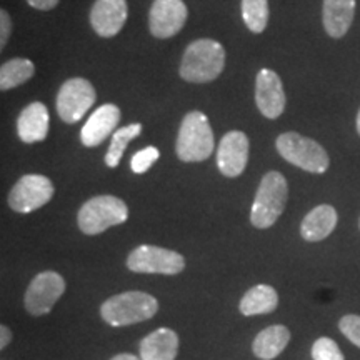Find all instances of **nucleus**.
Listing matches in <instances>:
<instances>
[{
    "instance_id": "1",
    "label": "nucleus",
    "mask_w": 360,
    "mask_h": 360,
    "mask_svg": "<svg viewBox=\"0 0 360 360\" xmlns=\"http://www.w3.org/2000/svg\"><path fill=\"white\" fill-rule=\"evenodd\" d=\"M225 51L222 44L212 39H199L184 52L180 62V77L192 84L212 82L222 74Z\"/></svg>"
},
{
    "instance_id": "2",
    "label": "nucleus",
    "mask_w": 360,
    "mask_h": 360,
    "mask_svg": "<svg viewBox=\"0 0 360 360\" xmlns=\"http://www.w3.org/2000/svg\"><path fill=\"white\" fill-rule=\"evenodd\" d=\"M159 312V302L147 292L132 290L112 295L101 305V317L112 327L148 321Z\"/></svg>"
},
{
    "instance_id": "3",
    "label": "nucleus",
    "mask_w": 360,
    "mask_h": 360,
    "mask_svg": "<svg viewBox=\"0 0 360 360\" xmlns=\"http://www.w3.org/2000/svg\"><path fill=\"white\" fill-rule=\"evenodd\" d=\"M289 199V184L281 172L270 170L260 180L250 209V222L255 229H269L283 214Z\"/></svg>"
},
{
    "instance_id": "4",
    "label": "nucleus",
    "mask_w": 360,
    "mask_h": 360,
    "mask_svg": "<svg viewBox=\"0 0 360 360\" xmlns=\"http://www.w3.org/2000/svg\"><path fill=\"white\" fill-rule=\"evenodd\" d=\"M215 139L212 127L205 114L192 110L180 124L175 152L184 162H202L212 155Z\"/></svg>"
},
{
    "instance_id": "5",
    "label": "nucleus",
    "mask_w": 360,
    "mask_h": 360,
    "mask_svg": "<svg viewBox=\"0 0 360 360\" xmlns=\"http://www.w3.org/2000/svg\"><path fill=\"white\" fill-rule=\"evenodd\" d=\"M277 152L283 160L310 174L327 172L330 159L321 143L297 132L281 134L276 141Z\"/></svg>"
},
{
    "instance_id": "6",
    "label": "nucleus",
    "mask_w": 360,
    "mask_h": 360,
    "mask_svg": "<svg viewBox=\"0 0 360 360\" xmlns=\"http://www.w3.org/2000/svg\"><path fill=\"white\" fill-rule=\"evenodd\" d=\"M129 219V207L114 195H97L85 202L77 214L79 229L85 236H98Z\"/></svg>"
},
{
    "instance_id": "7",
    "label": "nucleus",
    "mask_w": 360,
    "mask_h": 360,
    "mask_svg": "<svg viewBox=\"0 0 360 360\" xmlns=\"http://www.w3.org/2000/svg\"><path fill=\"white\" fill-rule=\"evenodd\" d=\"M127 269L135 274L177 276L186 269V259L175 250L157 245H139L127 257Z\"/></svg>"
},
{
    "instance_id": "8",
    "label": "nucleus",
    "mask_w": 360,
    "mask_h": 360,
    "mask_svg": "<svg viewBox=\"0 0 360 360\" xmlns=\"http://www.w3.org/2000/svg\"><path fill=\"white\" fill-rule=\"evenodd\" d=\"M56 192L52 180L45 175L27 174L17 180L8 193V207L13 212L30 214L49 204Z\"/></svg>"
},
{
    "instance_id": "9",
    "label": "nucleus",
    "mask_w": 360,
    "mask_h": 360,
    "mask_svg": "<svg viewBox=\"0 0 360 360\" xmlns=\"http://www.w3.org/2000/svg\"><path fill=\"white\" fill-rule=\"evenodd\" d=\"M96 89L87 79H69L57 94V114L67 124L79 122L96 103Z\"/></svg>"
},
{
    "instance_id": "10",
    "label": "nucleus",
    "mask_w": 360,
    "mask_h": 360,
    "mask_svg": "<svg viewBox=\"0 0 360 360\" xmlns=\"http://www.w3.org/2000/svg\"><path fill=\"white\" fill-rule=\"evenodd\" d=\"M65 281L64 277L53 270H45L30 281L24 295L25 310L34 317L49 314L64 295Z\"/></svg>"
},
{
    "instance_id": "11",
    "label": "nucleus",
    "mask_w": 360,
    "mask_h": 360,
    "mask_svg": "<svg viewBox=\"0 0 360 360\" xmlns=\"http://www.w3.org/2000/svg\"><path fill=\"white\" fill-rule=\"evenodd\" d=\"M187 15L182 0H154L148 13V29L157 39H170L182 30Z\"/></svg>"
},
{
    "instance_id": "12",
    "label": "nucleus",
    "mask_w": 360,
    "mask_h": 360,
    "mask_svg": "<svg viewBox=\"0 0 360 360\" xmlns=\"http://www.w3.org/2000/svg\"><path fill=\"white\" fill-rule=\"evenodd\" d=\"M249 162V139L240 130H231L217 147V167L225 177H238Z\"/></svg>"
},
{
    "instance_id": "13",
    "label": "nucleus",
    "mask_w": 360,
    "mask_h": 360,
    "mask_svg": "<svg viewBox=\"0 0 360 360\" xmlns=\"http://www.w3.org/2000/svg\"><path fill=\"white\" fill-rule=\"evenodd\" d=\"M255 103L260 114L267 119H277L285 109V92L277 72L262 69L255 79Z\"/></svg>"
},
{
    "instance_id": "14",
    "label": "nucleus",
    "mask_w": 360,
    "mask_h": 360,
    "mask_svg": "<svg viewBox=\"0 0 360 360\" xmlns=\"http://www.w3.org/2000/svg\"><path fill=\"white\" fill-rule=\"evenodd\" d=\"M127 0H96L90 11V25L103 39L114 37L127 20Z\"/></svg>"
},
{
    "instance_id": "15",
    "label": "nucleus",
    "mask_w": 360,
    "mask_h": 360,
    "mask_svg": "<svg viewBox=\"0 0 360 360\" xmlns=\"http://www.w3.org/2000/svg\"><path fill=\"white\" fill-rule=\"evenodd\" d=\"M122 114L120 109L114 103H105L89 117L87 124L82 127L80 132V141L85 147H97L105 141L109 135L114 132L117 125H119Z\"/></svg>"
},
{
    "instance_id": "16",
    "label": "nucleus",
    "mask_w": 360,
    "mask_h": 360,
    "mask_svg": "<svg viewBox=\"0 0 360 360\" xmlns=\"http://www.w3.org/2000/svg\"><path fill=\"white\" fill-rule=\"evenodd\" d=\"M17 134L25 143L42 142L49 134V110L42 102H32L17 119Z\"/></svg>"
},
{
    "instance_id": "17",
    "label": "nucleus",
    "mask_w": 360,
    "mask_h": 360,
    "mask_svg": "<svg viewBox=\"0 0 360 360\" xmlns=\"http://www.w3.org/2000/svg\"><path fill=\"white\" fill-rule=\"evenodd\" d=\"M179 352V335L172 328L162 327L143 337L139 345L142 360H175Z\"/></svg>"
},
{
    "instance_id": "18",
    "label": "nucleus",
    "mask_w": 360,
    "mask_h": 360,
    "mask_svg": "<svg viewBox=\"0 0 360 360\" xmlns=\"http://www.w3.org/2000/svg\"><path fill=\"white\" fill-rule=\"evenodd\" d=\"M339 215L332 205L322 204L305 215L300 224V236L307 242H321L334 232Z\"/></svg>"
},
{
    "instance_id": "19",
    "label": "nucleus",
    "mask_w": 360,
    "mask_h": 360,
    "mask_svg": "<svg viewBox=\"0 0 360 360\" xmlns=\"http://www.w3.org/2000/svg\"><path fill=\"white\" fill-rule=\"evenodd\" d=\"M355 17V0H323V29L332 39L349 32Z\"/></svg>"
},
{
    "instance_id": "20",
    "label": "nucleus",
    "mask_w": 360,
    "mask_h": 360,
    "mask_svg": "<svg viewBox=\"0 0 360 360\" xmlns=\"http://www.w3.org/2000/svg\"><path fill=\"white\" fill-rule=\"evenodd\" d=\"M290 342V330L285 326L276 323L260 330L252 342V352L260 360L278 357Z\"/></svg>"
},
{
    "instance_id": "21",
    "label": "nucleus",
    "mask_w": 360,
    "mask_h": 360,
    "mask_svg": "<svg viewBox=\"0 0 360 360\" xmlns=\"http://www.w3.org/2000/svg\"><path fill=\"white\" fill-rule=\"evenodd\" d=\"M278 305V294L272 285L267 283H259L252 287L244 294L238 304V310L245 317H254V315L272 314Z\"/></svg>"
},
{
    "instance_id": "22",
    "label": "nucleus",
    "mask_w": 360,
    "mask_h": 360,
    "mask_svg": "<svg viewBox=\"0 0 360 360\" xmlns=\"http://www.w3.org/2000/svg\"><path fill=\"white\" fill-rule=\"evenodd\" d=\"M35 74V65L27 58H12L0 67V89L4 92L19 87L27 80L32 79Z\"/></svg>"
},
{
    "instance_id": "23",
    "label": "nucleus",
    "mask_w": 360,
    "mask_h": 360,
    "mask_svg": "<svg viewBox=\"0 0 360 360\" xmlns=\"http://www.w3.org/2000/svg\"><path fill=\"white\" fill-rule=\"evenodd\" d=\"M142 134V124H130L127 127H122L115 130L112 135V141L109 146V150L105 154V165L110 169H115L117 165L122 160V155L127 148L129 142L134 141L135 137Z\"/></svg>"
},
{
    "instance_id": "24",
    "label": "nucleus",
    "mask_w": 360,
    "mask_h": 360,
    "mask_svg": "<svg viewBox=\"0 0 360 360\" xmlns=\"http://www.w3.org/2000/svg\"><path fill=\"white\" fill-rule=\"evenodd\" d=\"M242 17L250 32L262 34L269 24V0H242Z\"/></svg>"
},
{
    "instance_id": "25",
    "label": "nucleus",
    "mask_w": 360,
    "mask_h": 360,
    "mask_svg": "<svg viewBox=\"0 0 360 360\" xmlns=\"http://www.w3.org/2000/svg\"><path fill=\"white\" fill-rule=\"evenodd\" d=\"M310 355L314 360H345L337 342L332 340L330 337H321L315 340Z\"/></svg>"
},
{
    "instance_id": "26",
    "label": "nucleus",
    "mask_w": 360,
    "mask_h": 360,
    "mask_svg": "<svg viewBox=\"0 0 360 360\" xmlns=\"http://www.w3.org/2000/svg\"><path fill=\"white\" fill-rule=\"evenodd\" d=\"M159 157L160 152L157 150L154 146H148L146 148H142V150H139L137 154L132 157V160H130V169H132L134 174H146L147 170L159 160Z\"/></svg>"
},
{
    "instance_id": "27",
    "label": "nucleus",
    "mask_w": 360,
    "mask_h": 360,
    "mask_svg": "<svg viewBox=\"0 0 360 360\" xmlns=\"http://www.w3.org/2000/svg\"><path fill=\"white\" fill-rule=\"evenodd\" d=\"M339 328L345 339L360 349V315L347 314L339 321Z\"/></svg>"
},
{
    "instance_id": "28",
    "label": "nucleus",
    "mask_w": 360,
    "mask_h": 360,
    "mask_svg": "<svg viewBox=\"0 0 360 360\" xmlns=\"http://www.w3.org/2000/svg\"><path fill=\"white\" fill-rule=\"evenodd\" d=\"M12 32V20L11 15L6 11H0V47L6 49L7 40Z\"/></svg>"
},
{
    "instance_id": "29",
    "label": "nucleus",
    "mask_w": 360,
    "mask_h": 360,
    "mask_svg": "<svg viewBox=\"0 0 360 360\" xmlns=\"http://www.w3.org/2000/svg\"><path fill=\"white\" fill-rule=\"evenodd\" d=\"M30 7L37 8V11H51L58 4V0H27Z\"/></svg>"
},
{
    "instance_id": "30",
    "label": "nucleus",
    "mask_w": 360,
    "mask_h": 360,
    "mask_svg": "<svg viewBox=\"0 0 360 360\" xmlns=\"http://www.w3.org/2000/svg\"><path fill=\"white\" fill-rule=\"evenodd\" d=\"M12 340V332L7 326L0 327V349H6Z\"/></svg>"
},
{
    "instance_id": "31",
    "label": "nucleus",
    "mask_w": 360,
    "mask_h": 360,
    "mask_svg": "<svg viewBox=\"0 0 360 360\" xmlns=\"http://www.w3.org/2000/svg\"><path fill=\"white\" fill-rule=\"evenodd\" d=\"M110 360H142L141 357H135V355H132V354H119V355H115L114 359H110Z\"/></svg>"
},
{
    "instance_id": "32",
    "label": "nucleus",
    "mask_w": 360,
    "mask_h": 360,
    "mask_svg": "<svg viewBox=\"0 0 360 360\" xmlns=\"http://www.w3.org/2000/svg\"><path fill=\"white\" fill-rule=\"evenodd\" d=\"M357 132L360 135V110H359V114H357Z\"/></svg>"
},
{
    "instance_id": "33",
    "label": "nucleus",
    "mask_w": 360,
    "mask_h": 360,
    "mask_svg": "<svg viewBox=\"0 0 360 360\" xmlns=\"http://www.w3.org/2000/svg\"><path fill=\"white\" fill-rule=\"evenodd\" d=\"M359 227H360V220H359Z\"/></svg>"
}]
</instances>
